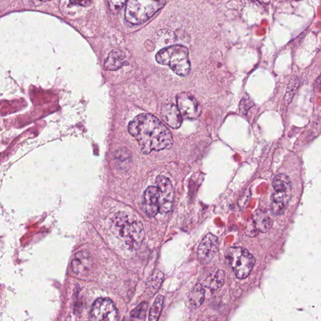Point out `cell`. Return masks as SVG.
<instances>
[{
    "instance_id": "9",
    "label": "cell",
    "mask_w": 321,
    "mask_h": 321,
    "mask_svg": "<svg viewBox=\"0 0 321 321\" xmlns=\"http://www.w3.org/2000/svg\"><path fill=\"white\" fill-rule=\"evenodd\" d=\"M218 250V238L212 234H207L199 245L198 259L202 264H207L212 261L217 254Z\"/></svg>"
},
{
    "instance_id": "11",
    "label": "cell",
    "mask_w": 321,
    "mask_h": 321,
    "mask_svg": "<svg viewBox=\"0 0 321 321\" xmlns=\"http://www.w3.org/2000/svg\"><path fill=\"white\" fill-rule=\"evenodd\" d=\"M144 201L146 214L154 217L160 212L159 195L157 187H149L144 195Z\"/></svg>"
},
{
    "instance_id": "2",
    "label": "cell",
    "mask_w": 321,
    "mask_h": 321,
    "mask_svg": "<svg viewBox=\"0 0 321 321\" xmlns=\"http://www.w3.org/2000/svg\"><path fill=\"white\" fill-rule=\"evenodd\" d=\"M110 230L126 247L135 250L140 247L145 239L143 223L124 212H119L112 217Z\"/></svg>"
},
{
    "instance_id": "25",
    "label": "cell",
    "mask_w": 321,
    "mask_h": 321,
    "mask_svg": "<svg viewBox=\"0 0 321 321\" xmlns=\"http://www.w3.org/2000/svg\"><path fill=\"white\" fill-rule=\"evenodd\" d=\"M40 1L46 2V1H49V0H40Z\"/></svg>"
},
{
    "instance_id": "3",
    "label": "cell",
    "mask_w": 321,
    "mask_h": 321,
    "mask_svg": "<svg viewBox=\"0 0 321 321\" xmlns=\"http://www.w3.org/2000/svg\"><path fill=\"white\" fill-rule=\"evenodd\" d=\"M156 60L159 64L168 65L178 76H186L190 73L189 53L184 45H171L163 48L157 52Z\"/></svg>"
},
{
    "instance_id": "6",
    "label": "cell",
    "mask_w": 321,
    "mask_h": 321,
    "mask_svg": "<svg viewBox=\"0 0 321 321\" xmlns=\"http://www.w3.org/2000/svg\"><path fill=\"white\" fill-rule=\"evenodd\" d=\"M90 319L94 320H117L118 311L114 303L109 299L99 298L93 304Z\"/></svg>"
},
{
    "instance_id": "4",
    "label": "cell",
    "mask_w": 321,
    "mask_h": 321,
    "mask_svg": "<svg viewBox=\"0 0 321 321\" xmlns=\"http://www.w3.org/2000/svg\"><path fill=\"white\" fill-rule=\"evenodd\" d=\"M167 0H128L125 18L129 23L140 25L147 21L164 7Z\"/></svg>"
},
{
    "instance_id": "22",
    "label": "cell",
    "mask_w": 321,
    "mask_h": 321,
    "mask_svg": "<svg viewBox=\"0 0 321 321\" xmlns=\"http://www.w3.org/2000/svg\"><path fill=\"white\" fill-rule=\"evenodd\" d=\"M127 1L128 0H107V3L110 10L116 12L123 7Z\"/></svg>"
},
{
    "instance_id": "17",
    "label": "cell",
    "mask_w": 321,
    "mask_h": 321,
    "mask_svg": "<svg viewBox=\"0 0 321 321\" xmlns=\"http://www.w3.org/2000/svg\"><path fill=\"white\" fill-rule=\"evenodd\" d=\"M163 303H164V297L163 295H159L155 300L153 306H152L149 311V320L151 321H156L158 320L159 315L162 313Z\"/></svg>"
},
{
    "instance_id": "15",
    "label": "cell",
    "mask_w": 321,
    "mask_h": 321,
    "mask_svg": "<svg viewBox=\"0 0 321 321\" xmlns=\"http://www.w3.org/2000/svg\"><path fill=\"white\" fill-rule=\"evenodd\" d=\"M204 300V290L200 284H196L191 290L188 297V306L192 309H196L202 305Z\"/></svg>"
},
{
    "instance_id": "18",
    "label": "cell",
    "mask_w": 321,
    "mask_h": 321,
    "mask_svg": "<svg viewBox=\"0 0 321 321\" xmlns=\"http://www.w3.org/2000/svg\"><path fill=\"white\" fill-rule=\"evenodd\" d=\"M255 224L260 232H266L269 231L272 226V221L268 216L260 214L256 216Z\"/></svg>"
},
{
    "instance_id": "24",
    "label": "cell",
    "mask_w": 321,
    "mask_h": 321,
    "mask_svg": "<svg viewBox=\"0 0 321 321\" xmlns=\"http://www.w3.org/2000/svg\"><path fill=\"white\" fill-rule=\"evenodd\" d=\"M320 86H321V75L315 82V87H319Z\"/></svg>"
},
{
    "instance_id": "10",
    "label": "cell",
    "mask_w": 321,
    "mask_h": 321,
    "mask_svg": "<svg viewBox=\"0 0 321 321\" xmlns=\"http://www.w3.org/2000/svg\"><path fill=\"white\" fill-rule=\"evenodd\" d=\"M161 118L168 126L173 129L179 128L184 119L178 107L171 103L166 104L162 107Z\"/></svg>"
},
{
    "instance_id": "23",
    "label": "cell",
    "mask_w": 321,
    "mask_h": 321,
    "mask_svg": "<svg viewBox=\"0 0 321 321\" xmlns=\"http://www.w3.org/2000/svg\"><path fill=\"white\" fill-rule=\"evenodd\" d=\"M92 0H70L73 4L81 5V6H88L91 4Z\"/></svg>"
},
{
    "instance_id": "19",
    "label": "cell",
    "mask_w": 321,
    "mask_h": 321,
    "mask_svg": "<svg viewBox=\"0 0 321 321\" xmlns=\"http://www.w3.org/2000/svg\"><path fill=\"white\" fill-rule=\"evenodd\" d=\"M225 280V273L222 270H218L210 280L209 287L211 290H217L222 287Z\"/></svg>"
},
{
    "instance_id": "21",
    "label": "cell",
    "mask_w": 321,
    "mask_h": 321,
    "mask_svg": "<svg viewBox=\"0 0 321 321\" xmlns=\"http://www.w3.org/2000/svg\"><path fill=\"white\" fill-rule=\"evenodd\" d=\"M148 304L142 303L139 306H137L136 308L133 310L131 312V317L134 318H142L144 315H145L146 310H147Z\"/></svg>"
},
{
    "instance_id": "13",
    "label": "cell",
    "mask_w": 321,
    "mask_h": 321,
    "mask_svg": "<svg viewBox=\"0 0 321 321\" xmlns=\"http://www.w3.org/2000/svg\"><path fill=\"white\" fill-rule=\"evenodd\" d=\"M125 54L120 50H114L108 55L104 63L106 71H116L125 64Z\"/></svg>"
},
{
    "instance_id": "20",
    "label": "cell",
    "mask_w": 321,
    "mask_h": 321,
    "mask_svg": "<svg viewBox=\"0 0 321 321\" xmlns=\"http://www.w3.org/2000/svg\"><path fill=\"white\" fill-rule=\"evenodd\" d=\"M300 86V81L297 79H294L290 80L289 85H288L286 96H285V100L287 104H289L292 101L293 97L296 93L297 88Z\"/></svg>"
},
{
    "instance_id": "14",
    "label": "cell",
    "mask_w": 321,
    "mask_h": 321,
    "mask_svg": "<svg viewBox=\"0 0 321 321\" xmlns=\"http://www.w3.org/2000/svg\"><path fill=\"white\" fill-rule=\"evenodd\" d=\"M91 264V260L88 254L85 251H81L76 254L73 262V268L74 272L77 274H85L89 270Z\"/></svg>"
},
{
    "instance_id": "12",
    "label": "cell",
    "mask_w": 321,
    "mask_h": 321,
    "mask_svg": "<svg viewBox=\"0 0 321 321\" xmlns=\"http://www.w3.org/2000/svg\"><path fill=\"white\" fill-rule=\"evenodd\" d=\"M291 192L274 190L271 198V209L273 214L280 215L283 214L291 197Z\"/></svg>"
},
{
    "instance_id": "7",
    "label": "cell",
    "mask_w": 321,
    "mask_h": 321,
    "mask_svg": "<svg viewBox=\"0 0 321 321\" xmlns=\"http://www.w3.org/2000/svg\"><path fill=\"white\" fill-rule=\"evenodd\" d=\"M159 195L160 212L168 214L172 211L174 204V191L170 179L164 176H159L156 179Z\"/></svg>"
},
{
    "instance_id": "5",
    "label": "cell",
    "mask_w": 321,
    "mask_h": 321,
    "mask_svg": "<svg viewBox=\"0 0 321 321\" xmlns=\"http://www.w3.org/2000/svg\"><path fill=\"white\" fill-rule=\"evenodd\" d=\"M226 260L237 278L243 279L250 274L256 260L253 255L243 247H235L228 249Z\"/></svg>"
},
{
    "instance_id": "8",
    "label": "cell",
    "mask_w": 321,
    "mask_h": 321,
    "mask_svg": "<svg viewBox=\"0 0 321 321\" xmlns=\"http://www.w3.org/2000/svg\"><path fill=\"white\" fill-rule=\"evenodd\" d=\"M177 107L182 118L187 120H195L201 114V107L194 97L190 93H182L176 98Z\"/></svg>"
},
{
    "instance_id": "16",
    "label": "cell",
    "mask_w": 321,
    "mask_h": 321,
    "mask_svg": "<svg viewBox=\"0 0 321 321\" xmlns=\"http://www.w3.org/2000/svg\"><path fill=\"white\" fill-rule=\"evenodd\" d=\"M273 189L281 192H292V185L289 177L284 174L277 175L272 182Z\"/></svg>"
},
{
    "instance_id": "1",
    "label": "cell",
    "mask_w": 321,
    "mask_h": 321,
    "mask_svg": "<svg viewBox=\"0 0 321 321\" xmlns=\"http://www.w3.org/2000/svg\"><path fill=\"white\" fill-rule=\"evenodd\" d=\"M129 133L137 140L141 152L149 154L153 151L170 149L173 135L158 119L149 114H141L130 122Z\"/></svg>"
}]
</instances>
